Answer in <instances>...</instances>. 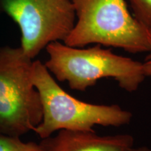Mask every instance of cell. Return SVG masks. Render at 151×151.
<instances>
[{
	"mask_svg": "<svg viewBox=\"0 0 151 151\" xmlns=\"http://www.w3.org/2000/svg\"><path fill=\"white\" fill-rule=\"evenodd\" d=\"M1 13H2V10H1V6H0V14H1Z\"/></svg>",
	"mask_w": 151,
	"mask_h": 151,
	"instance_id": "8fae6325",
	"label": "cell"
},
{
	"mask_svg": "<svg viewBox=\"0 0 151 151\" xmlns=\"http://www.w3.org/2000/svg\"><path fill=\"white\" fill-rule=\"evenodd\" d=\"M32 80L39 92L42 120L34 132L42 139L60 130L94 132L96 125L120 127L131 122V112L118 105L81 101L60 87L44 63L32 62Z\"/></svg>",
	"mask_w": 151,
	"mask_h": 151,
	"instance_id": "7a4b0ae2",
	"label": "cell"
},
{
	"mask_svg": "<svg viewBox=\"0 0 151 151\" xmlns=\"http://www.w3.org/2000/svg\"><path fill=\"white\" fill-rule=\"evenodd\" d=\"M76 14L73 29L64 43L83 47L97 44L129 53L148 52V30L130 13L126 0H71Z\"/></svg>",
	"mask_w": 151,
	"mask_h": 151,
	"instance_id": "3957f363",
	"label": "cell"
},
{
	"mask_svg": "<svg viewBox=\"0 0 151 151\" xmlns=\"http://www.w3.org/2000/svg\"><path fill=\"white\" fill-rule=\"evenodd\" d=\"M128 151H151V148L146 146H141V147H132Z\"/></svg>",
	"mask_w": 151,
	"mask_h": 151,
	"instance_id": "30bf717a",
	"label": "cell"
},
{
	"mask_svg": "<svg viewBox=\"0 0 151 151\" xmlns=\"http://www.w3.org/2000/svg\"><path fill=\"white\" fill-rule=\"evenodd\" d=\"M0 151H43L41 144L23 142L19 137L0 134Z\"/></svg>",
	"mask_w": 151,
	"mask_h": 151,
	"instance_id": "52a82bcc",
	"label": "cell"
},
{
	"mask_svg": "<svg viewBox=\"0 0 151 151\" xmlns=\"http://www.w3.org/2000/svg\"><path fill=\"white\" fill-rule=\"evenodd\" d=\"M45 49L48 70L73 90L84 92L101 79L111 78L122 90L134 92L146 78L142 62L113 53L100 45L83 48L54 41Z\"/></svg>",
	"mask_w": 151,
	"mask_h": 151,
	"instance_id": "6da1fadb",
	"label": "cell"
},
{
	"mask_svg": "<svg viewBox=\"0 0 151 151\" xmlns=\"http://www.w3.org/2000/svg\"><path fill=\"white\" fill-rule=\"evenodd\" d=\"M32 62L20 47L0 46V134L20 137L41 122L40 97L32 80Z\"/></svg>",
	"mask_w": 151,
	"mask_h": 151,
	"instance_id": "277c9868",
	"label": "cell"
},
{
	"mask_svg": "<svg viewBox=\"0 0 151 151\" xmlns=\"http://www.w3.org/2000/svg\"><path fill=\"white\" fill-rule=\"evenodd\" d=\"M149 41H150V49L148 50V55L142 62L143 69L146 77H148L151 79V29L148 30Z\"/></svg>",
	"mask_w": 151,
	"mask_h": 151,
	"instance_id": "9c48e42d",
	"label": "cell"
},
{
	"mask_svg": "<svg viewBox=\"0 0 151 151\" xmlns=\"http://www.w3.org/2000/svg\"><path fill=\"white\" fill-rule=\"evenodd\" d=\"M132 14L148 30L151 29V0H128Z\"/></svg>",
	"mask_w": 151,
	"mask_h": 151,
	"instance_id": "ba28073f",
	"label": "cell"
},
{
	"mask_svg": "<svg viewBox=\"0 0 151 151\" xmlns=\"http://www.w3.org/2000/svg\"><path fill=\"white\" fill-rule=\"evenodd\" d=\"M0 6L18 25L20 47L32 60L49 43L64 42L76 22L71 0H0Z\"/></svg>",
	"mask_w": 151,
	"mask_h": 151,
	"instance_id": "5b68a950",
	"label": "cell"
},
{
	"mask_svg": "<svg viewBox=\"0 0 151 151\" xmlns=\"http://www.w3.org/2000/svg\"><path fill=\"white\" fill-rule=\"evenodd\" d=\"M43 151H128L134 146L130 134L98 135L95 132L60 130L43 139Z\"/></svg>",
	"mask_w": 151,
	"mask_h": 151,
	"instance_id": "8992f818",
	"label": "cell"
}]
</instances>
